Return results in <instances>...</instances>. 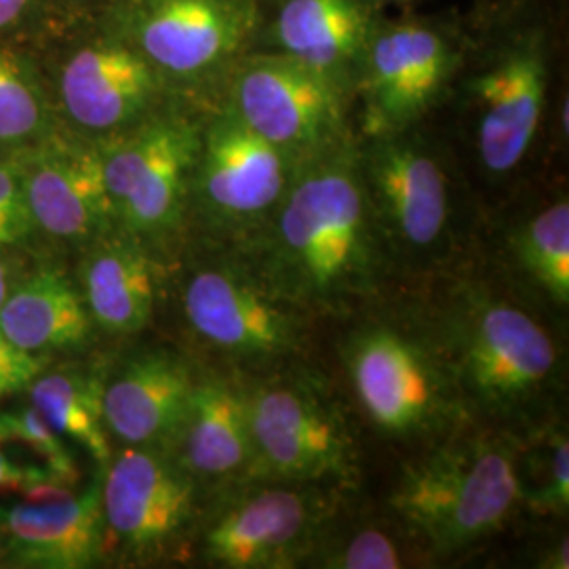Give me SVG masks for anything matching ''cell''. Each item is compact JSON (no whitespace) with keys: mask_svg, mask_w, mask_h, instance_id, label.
Wrapping results in <instances>:
<instances>
[{"mask_svg":"<svg viewBox=\"0 0 569 569\" xmlns=\"http://www.w3.org/2000/svg\"><path fill=\"white\" fill-rule=\"evenodd\" d=\"M369 199L361 171L342 154L312 157L281 197L277 258L310 298L361 289L371 266Z\"/></svg>","mask_w":569,"mask_h":569,"instance_id":"obj_1","label":"cell"},{"mask_svg":"<svg viewBox=\"0 0 569 569\" xmlns=\"http://www.w3.org/2000/svg\"><path fill=\"white\" fill-rule=\"evenodd\" d=\"M521 481L512 449L489 437L437 449L407 468L392 509L437 552H451L500 528Z\"/></svg>","mask_w":569,"mask_h":569,"instance_id":"obj_2","label":"cell"},{"mask_svg":"<svg viewBox=\"0 0 569 569\" xmlns=\"http://www.w3.org/2000/svg\"><path fill=\"white\" fill-rule=\"evenodd\" d=\"M199 150L194 129L176 119L143 122L100 150L114 220L133 234H161L178 224Z\"/></svg>","mask_w":569,"mask_h":569,"instance_id":"obj_3","label":"cell"},{"mask_svg":"<svg viewBox=\"0 0 569 569\" xmlns=\"http://www.w3.org/2000/svg\"><path fill=\"white\" fill-rule=\"evenodd\" d=\"M234 114L287 157H319L342 124V91L279 53L244 61L232 87Z\"/></svg>","mask_w":569,"mask_h":569,"instance_id":"obj_4","label":"cell"},{"mask_svg":"<svg viewBox=\"0 0 569 569\" xmlns=\"http://www.w3.org/2000/svg\"><path fill=\"white\" fill-rule=\"evenodd\" d=\"M456 348L465 387L491 409L528 403L557 366L549 333L507 302L470 306L458 323Z\"/></svg>","mask_w":569,"mask_h":569,"instance_id":"obj_5","label":"cell"},{"mask_svg":"<svg viewBox=\"0 0 569 569\" xmlns=\"http://www.w3.org/2000/svg\"><path fill=\"white\" fill-rule=\"evenodd\" d=\"M253 456L266 472L293 481L348 479L355 449L342 418L317 395L270 387L247 399Z\"/></svg>","mask_w":569,"mask_h":569,"instance_id":"obj_6","label":"cell"},{"mask_svg":"<svg viewBox=\"0 0 569 569\" xmlns=\"http://www.w3.org/2000/svg\"><path fill=\"white\" fill-rule=\"evenodd\" d=\"M453 70V49L427 23L373 28L359 81L373 136L406 131L441 96Z\"/></svg>","mask_w":569,"mask_h":569,"instance_id":"obj_7","label":"cell"},{"mask_svg":"<svg viewBox=\"0 0 569 569\" xmlns=\"http://www.w3.org/2000/svg\"><path fill=\"white\" fill-rule=\"evenodd\" d=\"M131 44L157 72L204 74L234 58L256 26L251 0H140Z\"/></svg>","mask_w":569,"mask_h":569,"instance_id":"obj_8","label":"cell"},{"mask_svg":"<svg viewBox=\"0 0 569 569\" xmlns=\"http://www.w3.org/2000/svg\"><path fill=\"white\" fill-rule=\"evenodd\" d=\"M355 392L369 420L390 435H413L443 418V376L427 352L392 329L361 333L348 350Z\"/></svg>","mask_w":569,"mask_h":569,"instance_id":"obj_9","label":"cell"},{"mask_svg":"<svg viewBox=\"0 0 569 569\" xmlns=\"http://www.w3.org/2000/svg\"><path fill=\"white\" fill-rule=\"evenodd\" d=\"M106 528L136 552L169 545L190 521L194 486L188 472L152 449H124L102 481Z\"/></svg>","mask_w":569,"mask_h":569,"instance_id":"obj_10","label":"cell"},{"mask_svg":"<svg viewBox=\"0 0 569 569\" xmlns=\"http://www.w3.org/2000/svg\"><path fill=\"white\" fill-rule=\"evenodd\" d=\"M549 66L533 42H517L468 82L477 148L489 173H509L528 154L547 103Z\"/></svg>","mask_w":569,"mask_h":569,"instance_id":"obj_11","label":"cell"},{"mask_svg":"<svg viewBox=\"0 0 569 569\" xmlns=\"http://www.w3.org/2000/svg\"><path fill=\"white\" fill-rule=\"evenodd\" d=\"M20 173L30 224L51 239L91 241L114 220L98 148L42 143L20 164Z\"/></svg>","mask_w":569,"mask_h":569,"instance_id":"obj_12","label":"cell"},{"mask_svg":"<svg viewBox=\"0 0 569 569\" xmlns=\"http://www.w3.org/2000/svg\"><path fill=\"white\" fill-rule=\"evenodd\" d=\"M367 199L395 237L428 247L446 230L448 176L425 143L403 131L376 136L363 164Z\"/></svg>","mask_w":569,"mask_h":569,"instance_id":"obj_13","label":"cell"},{"mask_svg":"<svg viewBox=\"0 0 569 569\" xmlns=\"http://www.w3.org/2000/svg\"><path fill=\"white\" fill-rule=\"evenodd\" d=\"M321 505L296 489L256 491L211 526L204 555L232 569L287 568L315 538Z\"/></svg>","mask_w":569,"mask_h":569,"instance_id":"obj_14","label":"cell"},{"mask_svg":"<svg viewBox=\"0 0 569 569\" xmlns=\"http://www.w3.org/2000/svg\"><path fill=\"white\" fill-rule=\"evenodd\" d=\"M103 528L102 481L82 493L49 489L4 510L2 547L28 568H89L102 552Z\"/></svg>","mask_w":569,"mask_h":569,"instance_id":"obj_15","label":"cell"},{"mask_svg":"<svg viewBox=\"0 0 569 569\" xmlns=\"http://www.w3.org/2000/svg\"><path fill=\"white\" fill-rule=\"evenodd\" d=\"M159 72L127 42L87 44L61 70V102L87 131H117L146 114Z\"/></svg>","mask_w":569,"mask_h":569,"instance_id":"obj_16","label":"cell"},{"mask_svg":"<svg viewBox=\"0 0 569 569\" xmlns=\"http://www.w3.org/2000/svg\"><path fill=\"white\" fill-rule=\"evenodd\" d=\"M287 154L249 129L234 112L216 122L201 143L197 169L204 201L230 218H251L281 201Z\"/></svg>","mask_w":569,"mask_h":569,"instance_id":"obj_17","label":"cell"},{"mask_svg":"<svg viewBox=\"0 0 569 569\" xmlns=\"http://www.w3.org/2000/svg\"><path fill=\"white\" fill-rule=\"evenodd\" d=\"M373 32L366 0H283L270 26L274 53L298 61L340 91L359 79Z\"/></svg>","mask_w":569,"mask_h":569,"instance_id":"obj_18","label":"cell"},{"mask_svg":"<svg viewBox=\"0 0 569 569\" xmlns=\"http://www.w3.org/2000/svg\"><path fill=\"white\" fill-rule=\"evenodd\" d=\"M183 312L209 345L274 355L293 345V321L260 291L222 270H201L183 289Z\"/></svg>","mask_w":569,"mask_h":569,"instance_id":"obj_19","label":"cell"},{"mask_svg":"<svg viewBox=\"0 0 569 569\" xmlns=\"http://www.w3.org/2000/svg\"><path fill=\"white\" fill-rule=\"evenodd\" d=\"M194 385L188 367L169 352L138 357L110 385H103L106 428L140 448L176 437Z\"/></svg>","mask_w":569,"mask_h":569,"instance_id":"obj_20","label":"cell"},{"mask_svg":"<svg viewBox=\"0 0 569 569\" xmlns=\"http://www.w3.org/2000/svg\"><path fill=\"white\" fill-rule=\"evenodd\" d=\"M91 327L81 289L53 268L13 284L0 306V331L21 350L39 357L79 348Z\"/></svg>","mask_w":569,"mask_h":569,"instance_id":"obj_21","label":"cell"},{"mask_svg":"<svg viewBox=\"0 0 569 569\" xmlns=\"http://www.w3.org/2000/svg\"><path fill=\"white\" fill-rule=\"evenodd\" d=\"M82 300L93 326L136 333L150 321L157 298V268L138 244H96L81 266Z\"/></svg>","mask_w":569,"mask_h":569,"instance_id":"obj_22","label":"cell"},{"mask_svg":"<svg viewBox=\"0 0 569 569\" xmlns=\"http://www.w3.org/2000/svg\"><path fill=\"white\" fill-rule=\"evenodd\" d=\"M178 437L186 467L203 477L224 479L256 460L247 399L224 382L194 385Z\"/></svg>","mask_w":569,"mask_h":569,"instance_id":"obj_23","label":"cell"},{"mask_svg":"<svg viewBox=\"0 0 569 569\" xmlns=\"http://www.w3.org/2000/svg\"><path fill=\"white\" fill-rule=\"evenodd\" d=\"M103 385L84 371L60 369L41 373L30 385V406L66 441L81 446L96 462L108 467L112 451L103 422Z\"/></svg>","mask_w":569,"mask_h":569,"instance_id":"obj_24","label":"cell"},{"mask_svg":"<svg viewBox=\"0 0 569 569\" xmlns=\"http://www.w3.org/2000/svg\"><path fill=\"white\" fill-rule=\"evenodd\" d=\"M519 256L557 305L569 302V204H550L521 230Z\"/></svg>","mask_w":569,"mask_h":569,"instance_id":"obj_25","label":"cell"},{"mask_svg":"<svg viewBox=\"0 0 569 569\" xmlns=\"http://www.w3.org/2000/svg\"><path fill=\"white\" fill-rule=\"evenodd\" d=\"M44 129L41 89L16 56L0 51V148L32 146Z\"/></svg>","mask_w":569,"mask_h":569,"instance_id":"obj_26","label":"cell"},{"mask_svg":"<svg viewBox=\"0 0 569 569\" xmlns=\"http://www.w3.org/2000/svg\"><path fill=\"white\" fill-rule=\"evenodd\" d=\"M9 443H18L34 451L42 467L53 472L63 486H72L79 477L77 462L68 449V441L47 425V420L34 407H26L16 413H0Z\"/></svg>","mask_w":569,"mask_h":569,"instance_id":"obj_27","label":"cell"},{"mask_svg":"<svg viewBox=\"0 0 569 569\" xmlns=\"http://www.w3.org/2000/svg\"><path fill=\"white\" fill-rule=\"evenodd\" d=\"M340 569H397L401 568V552L392 538L378 529H367L352 536L345 547L336 550L326 563Z\"/></svg>","mask_w":569,"mask_h":569,"instance_id":"obj_28","label":"cell"},{"mask_svg":"<svg viewBox=\"0 0 569 569\" xmlns=\"http://www.w3.org/2000/svg\"><path fill=\"white\" fill-rule=\"evenodd\" d=\"M9 439L7 430L0 420V493H41L49 489L66 488L60 479L49 472L44 467H26L13 462V458L7 451Z\"/></svg>","mask_w":569,"mask_h":569,"instance_id":"obj_29","label":"cell"},{"mask_svg":"<svg viewBox=\"0 0 569 569\" xmlns=\"http://www.w3.org/2000/svg\"><path fill=\"white\" fill-rule=\"evenodd\" d=\"M42 359L21 350L0 331V399L30 388L44 369Z\"/></svg>","mask_w":569,"mask_h":569,"instance_id":"obj_30","label":"cell"},{"mask_svg":"<svg viewBox=\"0 0 569 569\" xmlns=\"http://www.w3.org/2000/svg\"><path fill=\"white\" fill-rule=\"evenodd\" d=\"M531 507L538 512H568L569 507V446L566 437L555 439L550 453L549 479L531 496Z\"/></svg>","mask_w":569,"mask_h":569,"instance_id":"obj_31","label":"cell"},{"mask_svg":"<svg viewBox=\"0 0 569 569\" xmlns=\"http://www.w3.org/2000/svg\"><path fill=\"white\" fill-rule=\"evenodd\" d=\"M0 220L11 226L21 239L32 230L23 194L20 167L0 163Z\"/></svg>","mask_w":569,"mask_h":569,"instance_id":"obj_32","label":"cell"},{"mask_svg":"<svg viewBox=\"0 0 569 569\" xmlns=\"http://www.w3.org/2000/svg\"><path fill=\"white\" fill-rule=\"evenodd\" d=\"M32 0H0V28L20 20Z\"/></svg>","mask_w":569,"mask_h":569,"instance_id":"obj_33","label":"cell"},{"mask_svg":"<svg viewBox=\"0 0 569 569\" xmlns=\"http://www.w3.org/2000/svg\"><path fill=\"white\" fill-rule=\"evenodd\" d=\"M568 540H563V542L555 549V552L550 555L549 559H547V563H545V566H547V568L568 569Z\"/></svg>","mask_w":569,"mask_h":569,"instance_id":"obj_34","label":"cell"},{"mask_svg":"<svg viewBox=\"0 0 569 569\" xmlns=\"http://www.w3.org/2000/svg\"><path fill=\"white\" fill-rule=\"evenodd\" d=\"M11 272H9V266L7 262L2 260V256H0V306L4 302V298L9 296V291H11Z\"/></svg>","mask_w":569,"mask_h":569,"instance_id":"obj_35","label":"cell"},{"mask_svg":"<svg viewBox=\"0 0 569 569\" xmlns=\"http://www.w3.org/2000/svg\"><path fill=\"white\" fill-rule=\"evenodd\" d=\"M21 241H23V239H21L20 234H18L11 226L7 224V222L0 220V247H2V244L21 243Z\"/></svg>","mask_w":569,"mask_h":569,"instance_id":"obj_36","label":"cell"},{"mask_svg":"<svg viewBox=\"0 0 569 569\" xmlns=\"http://www.w3.org/2000/svg\"><path fill=\"white\" fill-rule=\"evenodd\" d=\"M2 536H4V509H0V547H2Z\"/></svg>","mask_w":569,"mask_h":569,"instance_id":"obj_37","label":"cell"},{"mask_svg":"<svg viewBox=\"0 0 569 569\" xmlns=\"http://www.w3.org/2000/svg\"><path fill=\"white\" fill-rule=\"evenodd\" d=\"M369 2H378V4H399V2H411V0H369Z\"/></svg>","mask_w":569,"mask_h":569,"instance_id":"obj_38","label":"cell"}]
</instances>
